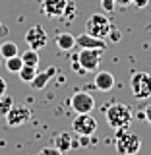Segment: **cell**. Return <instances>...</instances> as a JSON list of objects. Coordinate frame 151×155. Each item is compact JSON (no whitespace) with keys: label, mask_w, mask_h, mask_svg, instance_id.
<instances>
[{"label":"cell","mask_w":151,"mask_h":155,"mask_svg":"<svg viewBox=\"0 0 151 155\" xmlns=\"http://www.w3.org/2000/svg\"><path fill=\"white\" fill-rule=\"evenodd\" d=\"M105 116H107V124L114 130H122L130 128L132 124V107L124 105V103H113L109 107H105Z\"/></svg>","instance_id":"cell-1"},{"label":"cell","mask_w":151,"mask_h":155,"mask_svg":"<svg viewBox=\"0 0 151 155\" xmlns=\"http://www.w3.org/2000/svg\"><path fill=\"white\" fill-rule=\"evenodd\" d=\"M114 145L120 155H136L142 147V140H140L138 134L130 132L128 128H122V130H116Z\"/></svg>","instance_id":"cell-2"},{"label":"cell","mask_w":151,"mask_h":155,"mask_svg":"<svg viewBox=\"0 0 151 155\" xmlns=\"http://www.w3.org/2000/svg\"><path fill=\"white\" fill-rule=\"evenodd\" d=\"M130 89L136 99H149L151 97V74L147 72H134L130 78Z\"/></svg>","instance_id":"cell-3"},{"label":"cell","mask_w":151,"mask_h":155,"mask_svg":"<svg viewBox=\"0 0 151 155\" xmlns=\"http://www.w3.org/2000/svg\"><path fill=\"white\" fill-rule=\"evenodd\" d=\"M110 19L109 16H105V14H91L89 19L85 21V33H89V35L93 37H99V39H107L110 31Z\"/></svg>","instance_id":"cell-4"},{"label":"cell","mask_w":151,"mask_h":155,"mask_svg":"<svg viewBox=\"0 0 151 155\" xmlns=\"http://www.w3.org/2000/svg\"><path fill=\"white\" fill-rule=\"evenodd\" d=\"M101 54H103V51H99V48H80L76 60L84 72H95L101 64Z\"/></svg>","instance_id":"cell-5"},{"label":"cell","mask_w":151,"mask_h":155,"mask_svg":"<svg viewBox=\"0 0 151 155\" xmlns=\"http://www.w3.org/2000/svg\"><path fill=\"white\" fill-rule=\"evenodd\" d=\"M70 107L76 110V114H81V113H91L95 109V97L87 91L80 89V91H74L70 97Z\"/></svg>","instance_id":"cell-6"},{"label":"cell","mask_w":151,"mask_h":155,"mask_svg":"<svg viewBox=\"0 0 151 155\" xmlns=\"http://www.w3.org/2000/svg\"><path fill=\"white\" fill-rule=\"evenodd\" d=\"M72 130L77 136H93L97 132V120L91 116V113H81L72 120Z\"/></svg>","instance_id":"cell-7"},{"label":"cell","mask_w":151,"mask_h":155,"mask_svg":"<svg viewBox=\"0 0 151 155\" xmlns=\"http://www.w3.org/2000/svg\"><path fill=\"white\" fill-rule=\"evenodd\" d=\"M31 120V109L23 105H12V109L6 113V124L10 128H19Z\"/></svg>","instance_id":"cell-8"},{"label":"cell","mask_w":151,"mask_h":155,"mask_svg":"<svg viewBox=\"0 0 151 155\" xmlns=\"http://www.w3.org/2000/svg\"><path fill=\"white\" fill-rule=\"evenodd\" d=\"M25 43L29 48H35V51H39V48H45L47 43H48V37H47V31L43 29L41 25H33L27 29L25 33Z\"/></svg>","instance_id":"cell-9"},{"label":"cell","mask_w":151,"mask_h":155,"mask_svg":"<svg viewBox=\"0 0 151 155\" xmlns=\"http://www.w3.org/2000/svg\"><path fill=\"white\" fill-rule=\"evenodd\" d=\"M68 8V0H41V10L48 18H62Z\"/></svg>","instance_id":"cell-10"},{"label":"cell","mask_w":151,"mask_h":155,"mask_svg":"<svg viewBox=\"0 0 151 155\" xmlns=\"http://www.w3.org/2000/svg\"><path fill=\"white\" fill-rule=\"evenodd\" d=\"M76 47L105 51V48H107V41H105V39H99V37H93V35H89V33H81V35L76 37Z\"/></svg>","instance_id":"cell-11"},{"label":"cell","mask_w":151,"mask_h":155,"mask_svg":"<svg viewBox=\"0 0 151 155\" xmlns=\"http://www.w3.org/2000/svg\"><path fill=\"white\" fill-rule=\"evenodd\" d=\"M58 74V70L54 66H51V68H47V70H43V72H37L35 78L31 80V85L35 87V89H45V85L48 84V81L52 80Z\"/></svg>","instance_id":"cell-12"},{"label":"cell","mask_w":151,"mask_h":155,"mask_svg":"<svg viewBox=\"0 0 151 155\" xmlns=\"http://www.w3.org/2000/svg\"><path fill=\"white\" fill-rule=\"evenodd\" d=\"M114 76L110 74V72H97V76H95V80H93V85H95V89H99V91H110L114 87Z\"/></svg>","instance_id":"cell-13"},{"label":"cell","mask_w":151,"mask_h":155,"mask_svg":"<svg viewBox=\"0 0 151 155\" xmlns=\"http://www.w3.org/2000/svg\"><path fill=\"white\" fill-rule=\"evenodd\" d=\"M54 41H56V47L60 51H72L76 47V37L72 33H58Z\"/></svg>","instance_id":"cell-14"},{"label":"cell","mask_w":151,"mask_h":155,"mask_svg":"<svg viewBox=\"0 0 151 155\" xmlns=\"http://www.w3.org/2000/svg\"><path fill=\"white\" fill-rule=\"evenodd\" d=\"M54 147H58L62 153H66L68 149L74 147V140H72V136H70V134L60 132V134H56V136H54Z\"/></svg>","instance_id":"cell-15"},{"label":"cell","mask_w":151,"mask_h":155,"mask_svg":"<svg viewBox=\"0 0 151 155\" xmlns=\"http://www.w3.org/2000/svg\"><path fill=\"white\" fill-rule=\"evenodd\" d=\"M16 54H19V51H18V45L14 41H4L2 45H0V56H2L4 60L16 56Z\"/></svg>","instance_id":"cell-16"},{"label":"cell","mask_w":151,"mask_h":155,"mask_svg":"<svg viewBox=\"0 0 151 155\" xmlns=\"http://www.w3.org/2000/svg\"><path fill=\"white\" fill-rule=\"evenodd\" d=\"M35 74H37V68H35V66H27V64H23V66H21V70L18 72L19 80L25 81V84H31V80L35 78Z\"/></svg>","instance_id":"cell-17"},{"label":"cell","mask_w":151,"mask_h":155,"mask_svg":"<svg viewBox=\"0 0 151 155\" xmlns=\"http://www.w3.org/2000/svg\"><path fill=\"white\" fill-rule=\"evenodd\" d=\"M21 60H23V64L37 68L39 66V54H37V51H35V48H27V51L21 54Z\"/></svg>","instance_id":"cell-18"},{"label":"cell","mask_w":151,"mask_h":155,"mask_svg":"<svg viewBox=\"0 0 151 155\" xmlns=\"http://www.w3.org/2000/svg\"><path fill=\"white\" fill-rule=\"evenodd\" d=\"M21 66H23V60H21L19 54L12 56V58H6V70L12 72V74H18V72L21 70Z\"/></svg>","instance_id":"cell-19"},{"label":"cell","mask_w":151,"mask_h":155,"mask_svg":"<svg viewBox=\"0 0 151 155\" xmlns=\"http://www.w3.org/2000/svg\"><path fill=\"white\" fill-rule=\"evenodd\" d=\"M12 105H14V99L8 93L0 95V116H6V113L12 109Z\"/></svg>","instance_id":"cell-20"},{"label":"cell","mask_w":151,"mask_h":155,"mask_svg":"<svg viewBox=\"0 0 151 155\" xmlns=\"http://www.w3.org/2000/svg\"><path fill=\"white\" fill-rule=\"evenodd\" d=\"M107 37H109L113 43H118L120 39H122V33H120V29H118V27L110 25V31H109V35H107Z\"/></svg>","instance_id":"cell-21"},{"label":"cell","mask_w":151,"mask_h":155,"mask_svg":"<svg viewBox=\"0 0 151 155\" xmlns=\"http://www.w3.org/2000/svg\"><path fill=\"white\" fill-rule=\"evenodd\" d=\"M101 8H103L107 14L114 12V8H116V0H101Z\"/></svg>","instance_id":"cell-22"},{"label":"cell","mask_w":151,"mask_h":155,"mask_svg":"<svg viewBox=\"0 0 151 155\" xmlns=\"http://www.w3.org/2000/svg\"><path fill=\"white\" fill-rule=\"evenodd\" d=\"M39 155H64V153H62L58 147H45Z\"/></svg>","instance_id":"cell-23"},{"label":"cell","mask_w":151,"mask_h":155,"mask_svg":"<svg viewBox=\"0 0 151 155\" xmlns=\"http://www.w3.org/2000/svg\"><path fill=\"white\" fill-rule=\"evenodd\" d=\"M132 4H134V6L138 8V10H143V8H145V6L149 4V0H134Z\"/></svg>","instance_id":"cell-24"},{"label":"cell","mask_w":151,"mask_h":155,"mask_svg":"<svg viewBox=\"0 0 151 155\" xmlns=\"http://www.w3.org/2000/svg\"><path fill=\"white\" fill-rule=\"evenodd\" d=\"M143 116H145V120L149 122V126H151V105H147L145 107V110H143Z\"/></svg>","instance_id":"cell-25"},{"label":"cell","mask_w":151,"mask_h":155,"mask_svg":"<svg viewBox=\"0 0 151 155\" xmlns=\"http://www.w3.org/2000/svg\"><path fill=\"white\" fill-rule=\"evenodd\" d=\"M134 0H116V4H118V6H122V8H126V6H130V4H132Z\"/></svg>","instance_id":"cell-26"},{"label":"cell","mask_w":151,"mask_h":155,"mask_svg":"<svg viewBox=\"0 0 151 155\" xmlns=\"http://www.w3.org/2000/svg\"><path fill=\"white\" fill-rule=\"evenodd\" d=\"M6 93V81H4V78H0V95Z\"/></svg>","instance_id":"cell-27"}]
</instances>
